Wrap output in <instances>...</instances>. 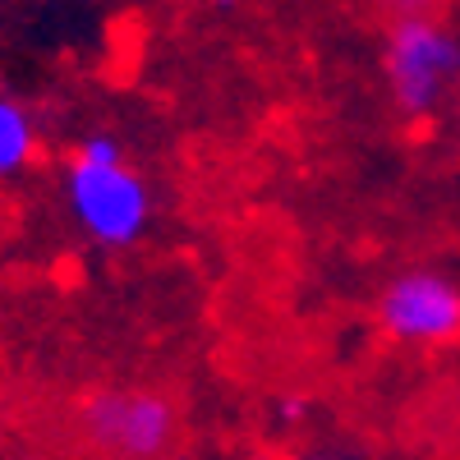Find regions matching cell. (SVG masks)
<instances>
[{
    "label": "cell",
    "instance_id": "obj_9",
    "mask_svg": "<svg viewBox=\"0 0 460 460\" xmlns=\"http://www.w3.org/2000/svg\"><path fill=\"white\" fill-rule=\"evenodd\" d=\"M175 460H189V456H184V451H180V456H175Z\"/></svg>",
    "mask_w": 460,
    "mask_h": 460
},
{
    "label": "cell",
    "instance_id": "obj_4",
    "mask_svg": "<svg viewBox=\"0 0 460 460\" xmlns=\"http://www.w3.org/2000/svg\"><path fill=\"white\" fill-rule=\"evenodd\" d=\"M368 318L377 336L401 350H447L460 341V277L433 262L396 267L377 286Z\"/></svg>",
    "mask_w": 460,
    "mask_h": 460
},
{
    "label": "cell",
    "instance_id": "obj_7",
    "mask_svg": "<svg viewBox=\"0 0 460 460\" xmlns=\"http://www.w3.org/2000/svg\"><path fill=\"white\" fill-rule=\"evenodd\" d=\"M281 460H364V456H350V451H327V447H314V451H290Z\"/></svg>",
    "mask_w": 460,
    "mask_h": 460
},
{
    "label": "cell",
    "instance_id": "obj_1",
    "mask_svg": "<svg viewBox=\"0 0 460 460\" xmlns=\"http://www.w3.org/2000/svg\"><path fill=\"white\" fill-rule=\"evenodd\" d=\"M65 217L102 253L138 249L157 226V189L115 129H84L60 162Z\"/></svg>",
    "mask_w": 460,
    "mask_h": 460
},
{
    "label": "cell",
    "instance_id": "obj_5",
    "mask_svg": "<svg viewBox=\"0 0 460 460\" xmlns=\"http://www.w3.org/2000/svg\"><path fill=\"white\" fill-rule=\"evenodd\" d=\"M37 157H42V125H37V111L14 93H0V184L32 171Z\"/></svg>",
    "mask_w": 460,
    "mask_h": 460
},
{
    "label": "cell",
    "instance_id": "obj_6",
    "mask_svg": "<svg viewBox=\"0 0 460 460\" xmlns=\"http://www.w3.org/2000/svg\"><path fill=\"white\" fill-rule=\"evenodd\" d=\"M373 14L382 19V28L410 23V19H442L447 0H373Z\"/></svg>",
    "mask_w": 460,
    "mask_h": 460
},
{
    "label": "cell",
    "instance_id": "obj_3",
    "mask_svg": "<svg viewBox=\"0 0 460 460\" xmlns=\"http://www.w3.org/2000/svg\"><path fill=\"white\" fill-rule=\"evenodd\" d=\"M79 433L106 460H175L184 414L157 387H102L79 405Z\"/></svg>",
    "mask_w": 460,
    "mask_h": 460
},
{
    "label": "cell",
    "instance_id": "obj_2",
    "mask_svg": "<svg viewBox=\"0 0 460 460\" xmlns=\"http://www.w3.org/2000/svg\"><path fill=\"white\" fill-rule=\"evenodd\" d=\"M377 69L401 120L429 125L460 97V28L447 14L382 28Z\"/></svg>",
    "mask_w": 460,
    "mask_h": 460
},
{
    "label": "cell",
    "instance_id": "obj_8",
    "mask_svg": "<svg viewBox=\"0 0 460 460\" xmlns=\"http://www.w3.org/2000/svg\"><path fill=\"white\" fill-rule=\"evenodd\" d=\"M456 125H460V106H456Z\"/></svg>",
    "mask_w": 460,
    "mask_h": 460
}]
</instances>
